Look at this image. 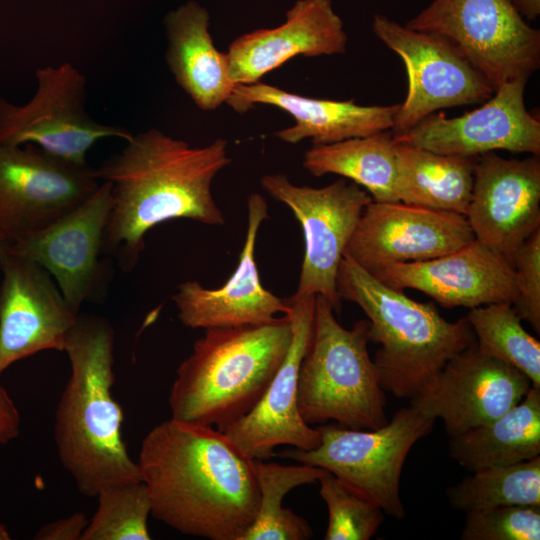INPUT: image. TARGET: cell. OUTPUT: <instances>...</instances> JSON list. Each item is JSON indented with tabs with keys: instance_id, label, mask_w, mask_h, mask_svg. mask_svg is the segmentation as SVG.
I'll use <instances>...</instances> for the list:
<instances>
[{
	"instance_id": "obj_1",
	"label": "cell",
	"mask_w": 540,
	"mask_h": 540,
	"mask_svg": "<svg viewBox=\"0 0 540 540\" xmlns=\"http://www.w3.org/2000/svg\"><path fill=\"white\" fill-rule=\"evenodd\" d=\"M252 460L218 429L170 418L144 437L137 463L155 519L185 535L242 540L259 508Z\"/></svg>"
},
{
	"instance_id": "obj_2",
	"label": "cell",
	"mask_w": 540,
	"mask_h": 540,
	"mask_svg": "<svg viewBox=\"0 0 540 540\" xmlns=\"http://www.w3.org/2000/svg\"><path fill=\"white\" fill-rule=\"evenodd\" d=\"M230 163L222 138L194 147L155 128L132 134L119 153L94 169L98 180L111 184L105 255L129 272L145 247V234L158 224L190 219L224 225L211 186Z\"/></svg>"
},
{
	"instance_id": "obj_3",
	"label": "cell",
	"mask_w": 540,
	"mask_h": 540,
	"mask_svg": "<svg viewBox=\"0 0 540 540\" xmlns=\"http://www.w3.org/2000/svg\"><path fill=\"white\" fill-rule=\"evenodd\" d=\"M64 351L71 375L55 415L54 437L62 466L77 490L96 497L110 485L142 481L121 436L124 419L112 396L114 330L98 315H78Z\"/></svg>"
},
{
	"instance_id": "obj_4",
	"label": "cell",
	"mask_w": 540,
	"mask_h": 540,
	"mask_svg": "<svg viewBox=\"0 0 540 540\" xmlns=\"http://www.w3.org/2000/svg\"><path fill=\"white\" fill-rule=\"evenodd\" d=\"M287 315L259 325L212 327L176 370L171 418L222 431L258 403L287 354Z\"/></svg>"
},
{
	"instance_id": "obj_5",
	"label": "cell",
	"mask_w": 540,
	"mask_h": 540,
	"mask_svg": "<svg viewBox=\"0 0 540 540\" xmlns=\"http://www.w3.org/2000/svg\"><path fill=\"white\" fill-rule=\"evenodd\" d=\"M340 299L357 304L379 345L373 361L382 388L410 400L424 391L446 363L475 341L466 317L450 322L432 303H421L382 283L343 255L337 274Z\"/></svg>"
},
{
	"instance_id": "obj_6",
	"label": "cell",
	"mask_w": 540,
	"mask_h": 540,
	"mask_svg": "<svg viewBox=\"0 0 540 540\" xmlns=\"http://www.w3.org/2000/svg\"><path fill=\"white\" fill-rule=\"evenodd\" d=\"M334 312L316 295L312 338L299 369L300 415L308 425L332 420L350 429H378L388 420L385 391L368 351L370 322L346 329Z\"/></svg>"
},
{
	"instance_id": "obj_7",
	"label": "cell",
	"mask_w": 540,
	"mask_h": 540,
	"mask_svg": "<svg viewBox=\"0 0 540 540\" xmlns=\"http://www.w3.org/2000/svg\"><path fill=\"white\" fill-rule=\"evenodd\" d=\"M435 419L414 407L399 409L378 429H350L338 424L320 425L319 445L311 450H283L279 456L323 468L377 504L384 514L401 520L405 508L400 497V478L405 460Z\"/></svg>"
},
{
	"instance_id": "obj_8",
	"label": "cell",
	"mask_w": 540,
	"mask_h": 540,
	"mask_svg": "<svg viewBox=\"0 0 540 540\" xmlns=\"http://www.w3.org/2000/svg\"><path fill=\"white\" fill-rule=\"evenodd\" d=\"M405 25L448 39L495 89L540 66V31L515 0H433Z\"/></svg>"
},
{
	"instance_id": "obj_9",
	"label": "cell",
	"mask_w": 540,
	"mask_h": 540,
	"mask_svg": "<svg viewBox=\"0 0 540 540\" xmlns=\"http://www.w3.org/2000/svg\"><path fill=\"white\" fill-rule=\"evenodd\" d=\"M37 89L23 105L0 98V144H35L76 165L99 140H128L132 133L93 120L86 112V78L71 63L36 70Z\"/></svg>"
},
{
	"instance_id": "obj_10",
	"label": "cell",
	"mask_w": 540,
	"mask_h": 540,
	"mask_svg": "<svg viewBox=\"0 0 540 540\" xmlns=\"http://www.w3.org/2000/svg\"><path fill=\"white\" fill-rule=\"evenodd\" d=\"M262 188L299 221L305 244L294 296L320 295L339 313L337 274L346 246L373 200L358 184L339 179L324 187L298 186L282 173L265 174Z\"/></svg>"
},
{
	"instance_id": "obj_11",
	"label": "cell",
	"mask_w": 540,
	"mask_h": 540,
	"mask_svg": "<svg viewBox=\"0 0 540 540\" xmlns=\"http://www.w3.org/2000/svg\"><path fill=\"white\" fill-rule=\"evenodd\" d=\"M375 36L403 61L408 80L392 133L406 131L440 109L480 104L495 88L448 39L376 13Z\"/></svg>"
},
{
	"instance_id": "obj_12",
	"label": "cell",
	"mask_w": 540,
	"mask_h": 540,
	"mask_svg": "<svg viewBox=\"0 0 540 540\" xmlns=\"http://www.w3.org/2000/svg\"><path fill=\"white\" fill-rule=\"evenodd\" d=\"M94 169L29 144H0V241L9 246L50 225L98 187Z\"/></svg>"
},
{
	"instance_id": "obj_13",
	"label": "cell",
	"mask_w": 540,
	"mask_h": 540,
	"mask_svg": "<svg viewBox=\"0 0 540 540\" xmlns=\"http://www.w3.org/2000/svg\"><path fill=\"white\" fill-rule=\"evenodd\" d=\"M110 209L111 184L103 181L76 208L6 249L44 267L79 314L84 303L99 300L108 286L111 260L103 239Z\"/></svg>"
},
{
	"instance_id": "obj_14",
	"label": "cell",
	"mask_w": 540,
	"mask_h": 540,
	"mask_svg": "<svg viewBox=\"0 0 540 540\" xmlns=\"http://www.w3.org/2000/svg\"><path fill=\"white\" fill-rule=\"evenodd\" d=\"M527 81L502 83L479 108L463 115L433 113L406 131L392 133V140L446 155L478 157L506 150L539 156L540 121L525 106Z\"/></svg>"
},
{
	"instance_id": "obj_15",
	"label": "cell",
	"mask_w": 540,
	"mask_h": 540,
	"mask_svg": "<svg viewBox=\"0 0 540 540\" xmlns=\"http://www.w3.org/2000/svg\"><path fill=\"white\" fill-rule=\"evenodd\" d=\"M315 297L286 299L292 327L287 354L253 409L221 431L249 459L267 460L280 445L311 450L320 443V432L303 420L297 402L299 369L313 333Z\"/></svg>"
},
{
	"instance_id": "obj_16",
	"label": "cell",
	"mask_w": 540,
	"mask_h": 540,
	"mask_svg": "<svg viewBox=\"0 0 540 540\" xmlns=\"http://www.w3.org/2000/svg\"><path fill=\"white\" fill-rule=\"evenodd\" d=\"M475 239L464 215L397 202L371 201L344 255L372 273L379 267L424 261Z\"/></svg>"
},
{
	"instance_id": "obj_17",
	"label": "cell",
	"mask_w": 540,
	"mask_h": 540,
	"mask_svg": "<svg viewBox=\"0 0 540 540\" xmlns=\"http://www.w3.org/2000/svg\"><path fill=\"white\" fill-rule=\"evenodd\" d=\"M531 387L522 372L485 355L474 341L411 399V406L427 417L441 419L445 432L453 437L503 415Z\"/></svg>"
},
{
	"instance_id": "obj_18",
	"label": "cell",
	"mask_w": 540,
	"mask_h": 540,
	"mask_svg": "<svg viewBox=\"0 0 540 540\" xmlns=\"http://www.w3.org/2000/svg\"><path fill=\"white\" fill-rule=\"evenodd\" d=\"M0 374L14 362L45 350L64 351L79 314L50 273L6 248L0 256Z\"/></svg>"
},
{
	"instance_id": "obj_19",
	"label": "cell",
	"mask_w": 540,
	"mask_h": 540,
	"mask_svg": "<svg viewBox=\"0 0 540 540\" xmlns=\"http://www.w3.org/2000/svg\"><path fill=\"white\" fill-rule=\"evenodd\" d=\"M465 217L475 239L510 263L522 243L540 229V160L478 156ZM512 265V264H511Z\"/></svg>"
},
{
	"instance_id": "obj_20",
	"label": "cell",
	"mask_w": 540,
	"mask_h": 540,
	"mask_svg": "<svg viewBox=\"0 0 540 540\" xmlns=\"http://www.w3.org/2000/svg\"><path fill=\"white\" fill-rule=\"evenodd\" d=\"M371 274L394 289L419 290L445 308L512 304L516 295L511 263L477 239L436 258L386 265Z\"/></svg>"
},
{
	"instance_id": "obj_21",
	"label": "cell",
	"mask_w": 540,
	"mask_h": 540,
	"mask_svg": "<svg viewBox=\"0 0 540 540\" xmlns=\"http://www.w3.org/2000/svg\"><path fill=\"white\" fill-rule=\"evenodd\" d=\"M247 232L239 262L225 284L218 289L189 280L177 287L172 300L180 322L191 329L259 325L286 315L290 306L261 283L255 259L257 235L269 218L265 198L251 193L247 198Z\"/></svg>"
},
{
	"instance_id": "obj_22",
	"label": "cell",
	"mask_w": 540,
	"mask_h": 540,
	"mask_svg": "<svg viewBox=\"0 0 540 540\" xmlns=\"http://www.w3.org/2000/svg\"><path fill=\"white\" fill-rule=\"evenodd\" d=\"M347 43L332 0H297L282 24L253 30L231 42L226 52L230 77L235 85L256 83L296 56L343 54Z\"/></svg>"
},
{
	"instance_id": "obj_23",
	"label": "cell",
	"mask_w": 540,
	"mask_h": 540,
	"mask_svg": "<svg viewBox=\"0 0 540 540\" xmlns=\"http://www.w3.org/2000/svg\"><path fill=\"white\" fill-rule=\"evenodd\" d=\"M258 104L276 107L292 117L293 125L274 134L289 144L307 139L312 144H331L392 130L399 107V104L366 106L352 99L307 97L260 81L236 85L227 102L240 114Z\"/></svg>"
},
{
	"instance_id": "obj_24",
	"label": "cell",
	"mask_w": 540,
	"mask_h": 540,
	"mask_svg": "<svg viewBox=\"0 0 540 540\" xmlns=\"http://www.w3.org/2000/svg\"><path fill=\"white\" fill-rule=\"evenodd\" d=\"M164 27L165 61L178 86L203 111L227 104L236 85L212 40L208 10L190 0L166 15Z\"/></svg>"
},
{
	"instance_id": "obj_25",
	"label": "cell",
	"mask_w": 540,
	"mask_h": 540,
	"mask_svg": "<svg viewBox=\"0 0 540 540\" xmlns=\"http://www.w3.org/2000/svg\"><path fill=\"white\" fill-rule=\"evenodd\" d=\"M449 455L474 472L540 456V388L489 423L449 437Z\"/></svg>"
},
{
	"instance_id": "obj_26",
	"label": "cell",
	"mask_w": 540,
	"mask_h": 540,
	"mask_svg": "<svg viewBox=\"0 0 540 540\" xmlns=\"http://www.w3.org/2000/svg\"><path fill=\"white\" fill-rule=\"evenodd\" d=\"M394 150L400 202L465 216L478 157L440 154L399 143H394Z\"/></svg>"
},
{
	"instance_id": "obj_27",
	"label": "cell",
	"mask_w": 540,
	"mask_h": 540,
	"mask_svg": "<svg viewBox=\"0 0 540 540\" xmlns=\"http://www.w3.org/2000/svg\"><path fill=\"white\" fill-rule=\"evenodd\" d=\"M303 167L313 176L340 175L365 188L373 201L397 202V162L388 131L331 144H312Z\"/></svg>"
},
{
	"instance_id": "obj_28",
	"label": "cell",
	"mask_w": 540,
	"mask_h": 540,
	"mask_svg": "<svg viewBox=\"0 0 540 540\" xmlns=\"http://www.w3.org/2000/svg\"><path fill=\"white\" fill-rule=\"evenodd\" d=\"M259 489L256 518L242 540H306L313 537L309 523L282 506L283 498L294 488L315 483L330 474L327 470L299 463L282 465L253 459Z\"/></svg>"
},
{
	"instance_id": "obj_29",
	"label": "cell",
	"mask_w": 540,
	"mask_h": 540,
	"mask_svg": "<svg viewBox=\"0 0 540 540\" xmlns=\"http://www.w3.org/2000/svg\"><path fill=\"white\" fill-rule=\"evenodd\" d=\"M446 495L454 509L465 513L507 505L540 506V456L474 471L449 487Z\"/></svg>"
},
{
	"instance_id": "obj_30",
	"label": "cell",
	"mask_w": 540,
	"mask_h": 540,
	"mask_svg": "<svg viewBox=\"0 0 540 540\" xmlns=\"http://www.w3.org/2000/svg\"><path fill=\"white\" fill-rule=\"evenodd\" d=\"M465 317L482 353L516 368L540 388V342L523 328L511 303L474 307Z\"/></svg>"
},
{
	"instance_id": "obj_31",
	"label": "cell",
	"mask_w": 540,
	"mask_h": 540,
	"mask_svg": "<svg viewBox=\"0 0 540 540\" xmlns=\"http://www.w3.org/2000/svg\"><path fill=\"white\" fill-rule=\"evenodd\" d=\"M97 510L81 540H150L151 501L143 481L103 488L96 496Z\"/></svg>"
},
{
	"instance_id": "obj_32",
	"label": "cell",
	"mask_w": 540,
	"mask_h": 540,
	"mask_svg": "<svg viewBox=\"0 0 540 540\" xmlns=\"http://www.w3.org/2000/svg\"><path fill=\"white\" fill-rule=\"evenodd\" d=\"M328 509L325 540H369L384 520L382 509L331 473L319 480Z\"/></svg>"
},
{
	"instance_id": "obj_33",
	"label": "cell",
	"mask_w": 540,
	"mask_h": 540,
	"mask_svg": "<svg viewBox=\"0 0 540 540\" xmlns=\"http://www.w3.org/2000/svg\"><path fill=\"white\" fill-rule=\"evenodd\" d=\"M462 540H539L540 506L507 505L466 513Z\"/></svg>"
},
{
	"instance_id": "obj_34",
	"label": "cell",
	"mask_w": 540,
	"mask_h": 540,
	"mask_svg": "<svg viewBox=\"0 0 540 540\" xmlns=\"http://www.w3.org/2000/svg\"><path fill=\"white\" fill-rule=\"evenodd\" d=\"M516 295L512 306L521 320L540 333V229L531 234L511 261Z\"/></svg>"
},
{
	"instance_id": "obj_35",
	"label": "cell",
	"mask_w": 540,
	"mask_h": 540,
	"mask_svg": "<svg viewBox=\"0 0 540 540\" xmlns=\"http://www.w3.org/2000/svg\"><path fill=\"white\" fill-rule=\"evenodd\" d=\"M89 520L83 512H76L42 526L35 535L37 540H81Z\"/></svg>"
},
{
	"instance_id": "obj_36",
	"label": "cell",
	"mask_w": 540,
	"mask_h": 540,
	"mask_svg": "<svg viewBox=\"0 0 540 540\" xmlns=\"http://www.w3.org/2000/svg\"><path fill=\"white\" fill-rule=\"evenodd\" d=\"M20 422L16 405L0 384V444H5L19 435Z\"/></svg>"
},
{
	"instance_id": "obj_37",
	"label": "cell",
	"mask_w": 540,
	"mask_h": 540,
	"mask_svg": "<svg viewBox=\"0 0 540 540\" xmlns=\"http://www.w3.org/2000/svg\"><path fill=\"white\" fill-rule=\"evenodd\" d=\"M521 14L529 19L535 20L540 15V0H515Z\"/></svg>"
},
{
	"instance_id": "obj_38",
	"label": "cell",
	"mask_w": 540,
	"mask_h": 540,
	"mask_svg": "<svg viewBox=\"0 0 540 540\" xmlns=\"http://www.w3.org/2000/svg\"><path fill=\"white\" fill-rule=\"evenodd\" d=\"M9 539H10V535L7 532L5 526L0 525V540H9Z\"/></svg>"
},
{
	"instance_id": "obj_39",
	"label": "cell",
	"mask_w": 540,
	"mask_h": 540,
	"mask_svg": "<svg viewBox=\"0 0 540 540\" xmlns=\"http://www.w3.org/2000/svg\"><path fill=\"white\" fill-rule=\"evenodd\" d=\"M6 246L7 245H5L3 242L0 241V256L3 253V251L5 250Z\"/></svg>"
}]
</instances>
